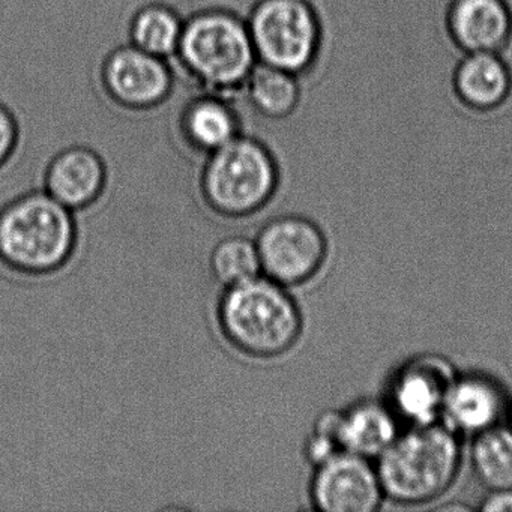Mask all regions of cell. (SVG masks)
<instances>
[{
  "instance_id": "5",
  "label": "cell",
  "mask_w": 512,
  "mask_h": 512,
  "mask_svg": "<svg viewBox=\"0 0 512 512\" xmlns=\"http://www.w3.org/2000/svg\"><path fill=\"white\" fill-rule=\"evenodd\" d=\"M461 439L442 422L412 425L376 460L386 499L416 506L439 499L457 479Z\"/></svg>"
},
{
  "instance_id": "14",
  "label": "cell",
  "mask_w": 512,
  "mask_h": 512,
  "mask_svg": "<svg viewBox=\"0 0 512 512\" xmlns=\"http://www.w3.org/2000/svg\"><path fill=\"white\" fill-rule=\"evenodd\" d=\"M401 422L385 400L361 398L338 410L341 449L377 460L401 431Z\"/></svg>"
},
{
  "instance_id": "18",
  "label": "cell",
  "mask_w": 512,
  "mask_h": 512,
  "mask_svg": "<svg viewBox=\"0 0 512 512\" xmlns=\"http://www.w3.org/2000/svg\"><path fill=\"white\" fill-rule=\"evenodd\" d=\"M185 19L172 5L149 2L134 11L128 25V43L143 52L172 61L184 31Z\"/></svg>"
},
{
  "instance_id": "9",
  "label": "cell",
  "mask_w": 512,
  "mask_h": 512,
  "mask_svg": "<svg viewBox=\"0 0 512 512\" xmlns=\"http://www.w3.org/2000/svg\"><path fill=\"white\" fill-rule=\"evenodd\" d=\"M457 374L446 356L418 353L392 371L383 400L406 427L440 422L449 388Z\"/></svg>"
},
{
  "instance_id": "22",
  "label": "cell",
  "mask_w": 512,
  "mask_h": 512,
  "mask_svg": "<svg viewBox=\"0 0 512 512\" xmlns=\"http://www.w3.org/2000/svg\"><path fill=\"white\" fill-rule=\"evenodd\" d=\"M301 452L307 464L316 467L341 452V448L331 434L311 427L310 433L305 436L304 442H302Z\"/></svg>"
},
{
  "instance_id": "1",
  "label": "cell",
  "mask_w": 512,
  "mask_h": 512,
  "mask_svg": "<svg viewBox=\"0 0 512 512\" xmlns=\"http://www.w3.org/2000/svg\"><path fill=\"white\" fill-rule=\"evenodd\" d=\"M217 325L233 352L271 361L287 355L301 340L304 316L289 287L259 275L221 290Z\"/></svg>"
},
{
  "instance_id": "10",
  "label": "cell",
  "mask_w": 512,
  "mask_h": 512,
  "mask_svg": "<svg viewBox=\"0 0 512 512\" xmlns=\"http://www.w3.org/2000/svg\"><path fill=\"white\" fill-rule=\"evenodd\" d=\"M373 460L341 451L313 467L311 508L320 512H374L386 499Z\"/></svg>"
},
{
  "instance_id": "6",
  "label": "cell",
  "mask_w": 512,
  "mask_h": 512,
  "mask_svg": "<svg viewBox=\"0 0 512 512\" xmlns=\"http://www.w3.org/2000/svg\"><path fill=\"white\" fill-rule=\"evenodd\" d=\"M245 20L257 62L298 77L310 70L322 43L310 0H256Z\"/></svg>"
},
{
  "instance_id": "3",
  "label": "cell",
  "mask_w": 512,
  "mask_h": 512,
  "mask_svg": "<svg viewBox=\"0 0 512 512\" xmlns=\"http://www.w3.org/2000/svg\"><path fill=\"white\" fill-rule=\"evenodd\" d=\"M77 236L76 214L43 188L0 208V263L25 277L61 271L76 251Z\"/></svg>"
},
{
  "instance_id": "2",
  "label": "cell",
  "mask_w": 512,
  "mask_h": 512,
  "mask_svg": "<svg viewBox=\"0 0 512 512\" xmlns=\"http://www.w3.org/2000/svg\"><path fill=\"white\" fill-rule=\"evenodd\" d=\"M173 61L199 91L239 97L257 65L247 20L230 8L194 11Z\"/></svg>"
},
{
  "instance_id": "20",
  "label": "cell",
  "mask_w": 512,
  "mask_h": 512,
  "mask_svg": "<svg viewBox=\"0 0 512 512\" xmlns=\"http://www.w3.org/2000/svg\"><path fill=\"white\" fill-rule=\"evenodd\" d=\"M208 269L221 289L259 277L262 268L256 241L241 233L221 236L209 250Z\"/></svg>"
},
{
  "instance_id": "19",
  "label": "cell",
  "mask_w": 512,
  "mask_h": 512,
  "mask_svg": "<svg viewBox=\"0 0 512 512\" xmlns=\"http://www.w3.org/2000/svg\"><path fill=\"white\" fill-rule=\"evenodd\" d=\"M470 467L485 490L512 488V430L497 425L473 437Z\"/></svg>"
},
{
  "instance_id": "8",
  "label": "cell",
  "mask_w": 512,
  "mask_h": 512,
  "mask_svg": "<svg viewBox=\"0 0 512 512\" xmlns=\"http://www.w3.org/2000/svg\"><path fill=\"white\" fill-rule=\"evenodd\" d=\"M98 77L110 103L125 112L148 113L160 109L175 91L172 62L130 43L115 47L104 56Z\"/></svg>"
},
{
  "instance_id": "21",
  "label": "cell",
  "mask_w": 512,
  "mask_h": 512,
  "mask_svg": "<svg viewBox=\"0 0 512 512\" xmlns=\"http://www.w3.org/2000/svg\"><path fill=\"white\" fill-rule=\"evenodd\" d=\"M22 127L10 106L0 101V169H4L19 151Z\"/></svg>"
},
{
  "instance_id": "23",
  "label": "cell",
  "mask_w": 512,
  "mask_h": 512,
  "mask_svg": "<svg viewBox=\"0 0 512 512\" xmlns=\"http://www.w3.org/2000/svg\"><path fill=\"white\" fill-rule=\"evenodd\" d=\"M476 509L484 512H512V488L488 490Z\"/></svg>"
},
{
  "instance_id": "7",
  "label": "cell",
  "mask_w": 512,
  "mask_h": 512,
  "mask_svg": "<svg viewBox=\"0 0 512 512\" xmlns=\"http://www.w3.org/2000/svg\"><path fill=\"white\" fill-rule=\"evenodd\" d=\"M254 241L262 275L289 289L313 280L328 257V239L322 227L301 214L269 218Z\"/></svg>"
},
{
  "instance_id": "16",
  "label": "cell",
  "mask_w": 512,
  "mask_h": 512,
  "mask_svg": "<svg viewBox=\"0 0 512 512\" xmlns=\"http://www.w3.org/2000/svg\"><path fill=\"white\" fill-rule=\"evenodd\" d=\"M241 95L260 118L272 124H284L298 112L301 80L295 74L257 62Z\"/></svg>"
},
{
  "instance_id": "11",
  "label": "cell",
  "mask_w": 512,
  "mask_h": 512,
  "mask_svg": "<svg viewBox=\"0 0 512 512\" xmlns=\"http://www.w3.org/2000/svg\"><path fill=\"white\" fill-rule=\"evenodd\" d=\"M509 398L503 383L491 374L458 373L449 388L440 422L460 439H473L506 421Z\"/></svg>"
},
{
  "instance_id": "17",
  "label": "cell",
  "mask_w": 512,
  "mask_h": 512,
  "mask_svg": "<svg viewBox=\"0 0 512 512\" xmlns=\"http://www.w3.org/2000/svg\"><path fill=\"white\" fill-rule=\"evenodd\" d=\"M458 95L470 106L488 109L508 94L511 76L499 53H466L454 76Z\"/></svg>"
},
{
  "instance_id": "15",
  "label": "cell",
  "mask_w": 512,
  "mask_h": 512,
  "mask_svg": "<svg viewBox=\"0 0 512 512\" xmlns=\"http://www.w3.org/2000/svg\"><path fill=\"white\" fill-rule=\"evenodd\" d=\"M511 25L505 0H452L449 7V31L467 53H499L508 41Z\"/></svg>"
},
{
  "instance_id": "12",
  "label": "cell",
  "mask_w": 512,
  "mask_h": 512,
  "mask_svg": "<svg viewBox=\"0 0 512 512\" xmlns=\"http://www.w3.org/2000/svg\"><path fill=\"white\" fill-rule=\"evenodd\" d=\"M109 182L103 154L88 145L67 146L44 167L43 190L74 214L88 211L103 200Z\"/></svg>"
},
{
  "instance_id": "13",
  "label": "cell",
  "mask_w": 512,
  "mask_h": 512,
  "mask_svg": "<svg viewBox=\"0 0 512 512\" xmlns=\"http://www.w3.org/2000/svg\"><path fill=\"white\" fill-rule=\"evenodd\" d=\"M244 131L235 98L202 92L185 101L176 118V136L197 157H208Z\"/></svg>"
},
{
  "instance_id": "4",
  "label": "cell",
  "mask_w": 512,
  "mask_h": 512,
  "mask_svg": "<svg viewBox=\"0 0 512 512\" xmlns=\"http://www.w3.org/2000/svg\"><path fill=\"white\" fill-rule=\"evenodd\" d=\"M283 184L280 158L268 143L242 133L203 158L199 194L206 208L226 220H250L271 206Z\"/></svg>"
},
{
  "instance_id": "24",
  "label": "cell",
  "mask_w": 512,
  "mask_h": 512,
  "mask_svg": "<svg viewBox=\"0 0 512 512\" xmlns=\"http://www.w3.org/2000/svg\"><path fill=\"white\" fill-rule=\"evenodd\" d=\"M506 421H508V427L512 430V397L509 398L508 415H506Z\"/></svg>"
}]
</instances>
